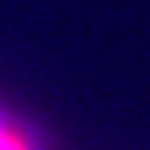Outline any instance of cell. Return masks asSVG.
Segmentation results:
<instances>
[{
  "label": "cell",
  "instance_id": "obj_1",
  "mask_svg": "<svg viewBox=\"0 0 150 150\" xmlns=\"http://www.w3.org/2000/svg\"><path fill=\"white\" fill-rule=\"evenodd\" d=\"M0 150H26V148L21 145V140L16 134H11V132H5L0 127Z\"/></svg>",
  "mask_w": 150,
  "mask_h": 150
}]
</instances>
